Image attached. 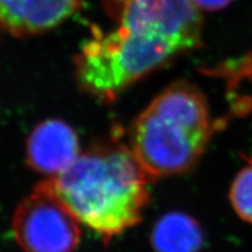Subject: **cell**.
<instances>
[{
    "mask_svg": "<svg viewBox=\"0 0 252 252\" xmlns=\"http://www.w3.org/2000/svg\"><path fill=\"white\" fill-rule=\"evenodd\" d=\"M151 180L130 146L103 144L39 186L59 197L80 223L111 238L139 222Z\"/></svg>",
    "mask_w": 252,
    "mask_h": 252,
    "instance_id": "obj_1",
    "label": "cell"
},
{
    "mask_svg": "<svg viewBox=\"0 0 252 252\" xmlns=\"http://www.w3.org/2000/svg\"><path fill=\"white\" fill-rule=\"evenodd\" d=\"M213 131L203 94L193 84L178 82L135 119L130 149L152 179L180 174L200 159Z\"/></svg>",
    "mask_w": 252,
    "mask_h": 252,
    "instance_id": "obj_2",
    "label": "cell"
},
{
    "mask_svg": "<svg viewBox=\"0 0 252 252\" xmlns=\"http://www.w3.org/2000/svg\"><path fill=\"white\" fill-rule=\"evenodd\" d=\"M181 53L168 41L117 26L84 42L76 58V77L84 91L110 102Z\"/></svg>",
    "mask_w": 252,
    "mask_h": 252,
    "instance_id": "obj_3",
    "label": "cell"
},
{
    "mask_svg": "<svg viewBox=\"0 0 252 252\" xmlns=\"http://www.w3.org/2000/svg\"><path fill=\"white\" fill-rule=\"evenodd\" d=\"M118 26L163 39L182 53L201 42L202 18L193 0H106Z\"/></svg>",
    "mask_w": 252,
    "mask_h": 252,
    "instance_id": "obj_4",
    "label": "cell"
},
{
    "mask_svg": "<svg viewBox=\"0 0 252 252\" xmlns=\"http://www.w3.org/2000/svg\"><path fill=\"white\" fill-rule=\"evenodd\" d=\"M78 223L59 197L37 186L18 206L12 229L26 252H72L81 239Z\"/></svg>",
    "mask_w": 252,
    "mask_h": 252,
    "instance_id": "obj_5",
    "label": "cell"
},
{
    "mask_svg": "<svg viewBox=\"0 0 252 252\" xmlns=\"http://www.w3.org/2000/svg\"><path fill=\"white\" fill-rule=\"evenodd\" d=\"M80 156L76 132L67 123L50 119L40 123L27 141V161L36 172L55 176Z\"/></svg>",
    "mask_w": 252,
    "mask_h": 252,
    "instance_id": "obj_6",
    "label": "cell"
},
{
    "mask_svg": "<svg viewBox=\"0 0 252 252\" xmlns=\"http://www.w3.org/2000/svg\"><path fill=\"white\" fill-rule=\"evenodd\" d=\"M81 0H0V30L14 36L52 30L77 11Z\"/></svg>",
    "mask_w": 252,
    "mask_h": 252,
    "instance_id": "obj_7",
    "label": "cell"
},
{
    "mask_svg": "<svg viewBox=\"0 0 252 252\" xmlns=\"http://www.w3.org/2000/svg\"><path fill=\"white\" fill-rule=\"evenodd\" d=\"M203 242L200 224L191 216L178 212L163 215L151 235L156 252H198Z\"/></svg>",
    "mask_w": 252,
    "mask_h": 252,
    "instance_id": "obj_8",
    "label": "cell"
},
{
    "mask_svg": "<svg viewBox=\"0 0 252 252\" xmlns=\"http://www.w3.org/2000/svg\"><path fill=\"white\" fill-rule=\"evenodd\" d=\"M230 201L236 214L252 224V163L236 175L230 188Z\"/></svg>",
    "mask_w": 252,
    "mask_h": 252,
    "instance_id": "obj_9",
    "label": "cell"
},
{
    "mask_svg": "<svg viewBox=\"0 0 252 252\" xmlns=\"http://www.w3.org/2000/svg\"><path fill=\"white\" fill-rule=\"evenodd\" d=\"M193 1L200 9L217 11V9L224 8L232 0H193Z\"/></svg>",
    "mask_w": 252,
    "mask_h": 252,
    "instance_id": "obj_10",
    "label": "cell"
}]
</instances>
